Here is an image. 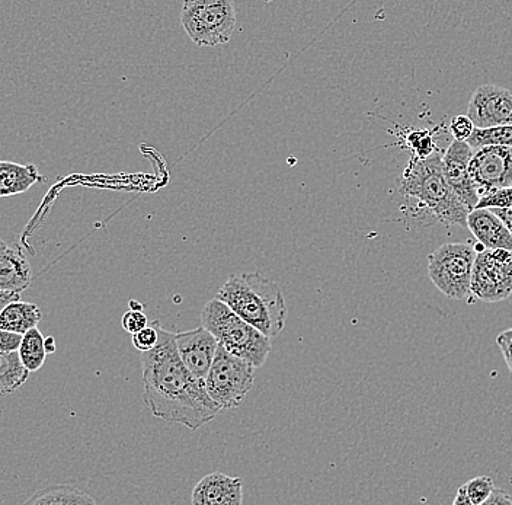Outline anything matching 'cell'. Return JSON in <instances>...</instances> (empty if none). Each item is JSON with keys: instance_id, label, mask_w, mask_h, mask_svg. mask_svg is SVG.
Returning <instances> with one entry per match:
<instances>
[{"instance_id": "836d02e7", "label": "cell", "mask_w": 512, "mask_h": 505, "mask_svg": "<svg viewBox=\"0 0 512 505\" xmlns=\"http://www.w3.org/2000/svg\"><path fill=\"white\" fill-rule=\"evenodd\" d=\"M44 348H46L47 354H54L57 350L56 340L53 337H47L44 340Z\"/></svg>"}, {"instance_id": "d6a6232c", "label": "cell", "mask_w": 512, "mask_h": 505, "mask_svg": "<svg viewBox=\"0 0 512 505\" xmlns=\"http://www.w3.org/2000/svg\"><path fill=\"white\" fill-rule=\"evenodd\" d=\"M451 505H473L470 503L469 498L466 497V494H464V491L462 487L457 489L456 497H454L453 504Z\"/></svg>"}, {"instance_id": "44dd1931", "label": "cell", "mask_w": 512, "mask_h": 505, "mask_svg": "<svg viewBox=\"0 0 512 505\" xmlns=\"http://www.w3.org/2000/svg\"><path fill=\"white\" fill-rule=\"evenodd\" d=\"M467 143L473 150L482 149L486 146L512 147V126L475 129Z\"/></svg>"}, {"instance_id": "f1b7e54d", "label": "cell", "mask_w": 512, "mask_h": 505, "mask_svg": "<svg viewBox=\"0 0 512 505\" xmlns=\"http://www.w3.org/2000/svg\"><path fill=\"white\" fill-rule=\"evenodd\" d=\"M21 341V335L11 334V332L0 331V354L18 351L19 345H21Z\"/></svg>"}, {"instance_id": "3957f363", "label": "cell", "mask_w": 512, "mask_h": 505, "mask_svg": "<svg viewBox=\"0 0 512 505\" xmlns=\"http://www.w3.org/2000/svg\"><path fill=\"white\" fill-rule=\"evenodd\" d=\"M400 193L416 198L438 222L467 228L469 212L447 184L443 174V156L438 150L428 159L412 156L403 172Z\"/></svg>"}, {"instance_id": "9a60e30c", "label": "cell", "mask_w": 512, "mask_h": 505, "mask_svg": "<svg viewBox=\"0 0 512 505\" xmlns=\"http://www.w3.org/2000/svg\"><path fill=\"white\" fill-rule=\"evenodd\" d=\"M32 268L19 246L0 251V292L21 294L30 289Z\"/></svg>"}, {"instance_id": "52a82bcc", "label": "cell", "mask_w": 512, "mask_h": 505, "mask_svg": "<svg viewBox=\"0 0 512 505\" xmlns=\"http://www.w3.org/2000/svg\"><path fill=\"white\" fill-rule=\"evenodd\" d=\"M476 257L478 252L472 245L440 246L428 257V276L448 299H466L470 296Z\"/></svg>"}, {"instance_id": "4316f807", "label": "cell", "mask_w": 512, "mask_h": 505, "mask_svg": "<svg viewBox=\"0 0 512 505\" xmlns=\"http://www.w3.org/2000/svg\"><path fill=\"white\" fill-rule=\"evenodd\" d=\"M149 324L150 322L147 321V316L143 312H133V310H128L127 313H124L123 319H121L124 331L131 335L142 331Z\"/></svg>"}, {"instance_id": "5bb4252c", "label": "cell", "mask_w": 512, "mask_h": 505, "mask_svg": "<svg viewBox=\"0 0 512 505\" xmlns=\"http://www.w3.org/2000/svg\"><path fill=\"white\" fill-rule=\"evenodd\" d=\"M467 228L478 239L482 248L489 251H512V235L504 223L489 209H475L467 216Z\"/></svg>"}, {"instance_id": "e575fe53", "label": "cell", "mask_w": 512, "mask_h": 505, "mask_svg": "<svg viewBox=\"0 0 512 505\" xmlns=\"http://www.w3.org/2000/svg\"><path fill=\"white\" fill-rule=\"evenodd\" d=\"M128 306H130V310H133V312H143L144 309L143 303L139 302V300H130Z\"/></svg>"}, {"instance_id": "83f0119b", "label": "cell", "mask_w": 512, "mask_h": 505, "mask_svg": "<svg viewBox=\"0 0 512 505\" xmlns=\"http://www.w3.org/2000/svg\"><path fill=\"white\" fill-rule=\"evenodd\" d=\"M496 343H498L499 348H501L504 359L507 361L508 369H510L512 375V329H508V331L499 334L498 338H496Z\"/></svg>"}, {"instance_id": "4dcf8cb0", "label": "cell", "mask_w": 512, "mask_h": 505, "mask_svg": "<svg viewBox=\"0 0 512 505\" xmlns=\"http://www.w3.org/2000/svg\"><path fill=\"white\" fill-rule=\"evenodd\" d=\"M491 212L504 223L505 228L510 230L512 235V207L511 209H492Z\"/></svg>"}, {"instance_id": "2e32d148", "label": "cell", "mask_w": 512, "mask_h": 505, "mask_svg": "<svg viewBox=\"0 0 512 505\" xmlns=\"http://www.w3.org/2000/svg\"><path fill=\"white\" fill-rule=\"evenodd\" d=\"M43 181L34 163H15L0 159V198L27 193L32 185Z\"/></svg>"}, {"instance_id": "9c48e42d", "label": "cell", "mask_w": 512, "mask_h": 505, "mask_svg": "<svg viewBox=\"0 0 512 505\" xmlns=\"http://www.w3.org/2000/svg\"><path fill=\"white\" fill-rule=\"evenodd\" d=\"M469 172L482 196L511 187L512 147L486 146L475 150Z\"/></svg>"}, {"instance_id": "f546056e", "label": "cell", "mask_w": 512, "mask_h": 505, "mask_svg": "<svg viewBox=\"0 0 512 505\" xmlns=\"http://www.w3.org/2000/svg\"><path fill=\"white\" fill-rule=\"evenodd\" d=\"M483 505H512V495L504 489L495 488L494 494Z\"/></svg>"}, {"instance_id": "ba28073f", "label": "cell", "mask_w": 512, "mask_h": 505, "mask_svg": "<svg viewBox=\"0 0 512 505\" xmlns=\"http://www.w3.org/2000/svg\"><path fill=\"white\" fill-rule=\"evenodd\" d=\"M470 294L483 302L507 300L512 294V251L483 249L473 267Z\"/></svg>"}, {"instance_id": "8fae6325", "label": "cell", "mask_w": 512, "mask_h": 505, "mask_svg": "<svg viewBox=\"0 0 512 505\" xmlns=\"http://www.w3.org/2000/svg\"><path fill=\"white\" fill-rule=\"evenodd\" d=\"M473 155L475 150L469 146V143L454 140L443 156L444 178L469 213L478 207L480 198L469 172Z\"/></svg>"}, {"instance_id": "d4e9b609", "label": "cell", "mask_w": 512, "mask_h": 505, "mask_svg": "<svg viewBox=\"0 0 512 505\" xmlns=\"http://www.w3.org/2000/svg\"><path fill=\"white\" fill-rule=\"evenodd\" d=\"M511 207L512 185L511 187L501 188V190L480 197L476 209H511Z\"/></svg>"}, {"instance_id": "603a6c76", "label": "cell", "mask_w": 512, "mask_h": 505, "mask_svg": "<svg viewBox=\"0 0 512 505\" xmlns=\"http://www.w3.org/2000/svg\"><path fill=\"white\" fill-rule=\"evenodd\" d=\"M409 147L414 150V156L418 159H428L437 152L432 134L428 130H415L408 134Z\"/></svg>"}, {"instance_id": "ac0fdd59", "label": "cell", "mask_w": 512, "mask_h": 505, "mask_svg": "<svg viewBox=\"0 0 512 505\" xmlns=\"http://www.w3.org/2000/svg\"><path fill=\"white\" fill-rule=\"evenodd\" d=\"M24 505H98L91 495L70 485H53L34 495Z\"/></svg>"}, {"instance_id": "30bf717a", "label": "cell", "mask_w": 512, "mask_h": 505, "mask_svg": "<svg viewBox=\"0 0 512 505\" xmlns=\"http://www.w3.org/2000/svg\"><path fill=\"white\" fill-rule=\"evenodd\" d=\"M466 115L475 129L512 126V91L492 83L479 86L470 98Z\"/></svg>"}, {"instance_id": "7c38bea8", "label": "cell", "mask_w": 512, "mask_h": 505, "mask_svg": "<svg viewBox=\"0 0 512 505\" xmlns=\"http://www.w3.org/2000/svg\"><path fill=\"white\" fill-rule=\"evenodd\" d=\"M175 343L179 357L188 372L206 385L208 373L219 348L216 338L206 328L200 326L191 331L175 334Z\"/></svg>"}, {"instance_id": "484cf974", "label": "cell", "mask_w": 512, "mask_h": 505, "mask_svg": "<svg viewBox=\"0 0 512 505\" xmlns=\"http://www.w3.org/2000/svg\"><path fill=\"white\" fill-rule=\"evenodd\" d=\"M450 131L456 142H467L475 131V124L467 115H457L451 120Z\"/></svg>"}, {"instance_id": "7a4b0ae2", "label": "cell", "mask_w": 512, "mask_h": 505, "mask_svg": "<svg viewBox=\"0 0 512 505\" xmlns=\"http://www.w3.org/2000/svg\"><path fill=\"white\" fill-rule=\"evenodd\" d=\"M216 299L270 340L277 338L286 326L288 309L283 292L261 273L230 276Z\"/></svg>"}, {"instance_id": "8992f818", "label": "cell", "mask_w": 512, "mask_h": 505, "mask_svg": "<svg viewBox=\"0 0 512 505\" xmlns=\"http://www.w3.org/2000/svg\"><path fill=\"white\" fill-rule=\"evenodd\" d=\"M255 383V367L230 354L223 345L217 348L216 359L206 379V391L220 409L239 407Z\"/></svg>"}, {"instance_id": "ffe728a7", "label": "cell", "mask_w": 512, "mask_h": 505, "mask_svg": "<svg viewBox=\"0 0 512 505\" xmlns=\"http://www.w3.org/2000/svg\"><path fill=\"white\" fill-rule=\"evenodd\" d=\"M44 340L46 338L38 328L32 329L22 337L18 353L22 364L30 373L38 372L46 363L47 351L44 348Z\"/></svg>"}, {"instance_id": "4fadbf2b", "label": "cell", "mask_w": 512, "mask_h": 505, "mask_svg": "<svg viewBox=\"0 0 512 505\" xmlns=\"http://www.w3.org/2000/svg\"><path fill=\"white\" fill-rule=\"evenodd\" d=\"M243 484L238 476L222 472L204 476L192 491V505H242Z\"/></svg>"}, {"instance_id": "e0dca14e", "label": "cell", "mask_w": 512, "mask_h": 505, "mask_svg": "<svg viewBox=\"0 0 512 505\" xmlns=\"http://www.w3.org/2000/svg\"><path fill=\"white\" fill-rule=\"evenodd\" d=\"M43 319V310L34 303L18 302L6 306L0 313V331L24 337L27 332L37 328Z\"/></svg>"}, {"instance_id": "d6986e66", "label": "cell", "mask_w": 512, "mask_h": 505, "mask_svg": "<svg viewBox=\"0 0 512 505\" xmlns=\"http://www.w3.org/2000/svg\"><path fill=\"white\" fill-rule=\"evenodd\" d=\"M30 379L18 351L0 354V396L11 395Z\"/></svg>"}, {"instance_id": "d590c367", "label": "cell", "mask_w": 512, "mask_h": 505, "mask_svg": "<svg viewBox=\"0 0 512 505\" xmlns=\"http://www.w3.org/2000/svg\"><path fill=\"white\" fill-rule=\"evenodd\" d=\"M6 246H8V245H6L5 242H3V239L0 238V251H2V249H5Z\"/></svg>"}, {"instance_id": "cb8c5ba5", "label": "cell", "mask_w": 512, "mask_h": 505, "mask_svg": "<svg viewBox=\"0 0 512 505\" xmlns=\"http://www.w3.org/2000/svg\"><path fill=\"white\" fill-rule=\"evenodd\" d=\"M159 321H153L152 324L146 326L142 331L137 332L131 338V343L140 353H149L159 343Z\"/></svg>"}, {"instance_id": "1f68e13d", "label": "cell", "mask_w": 512, "mask_h": 505, "mask_svg": "<svg viewBox=\"0 0 512 505\" xmlns=\"http://www.w3.org/2000/svg\"><path fill=\"white\" fill-rule=\"evenodd\" d=\"M19 297H21V294L0 292V313L3 312V309H5L6 306L11 305V303L18 302Z\"/></svg>"}, {"instance_id": "7402d4cb", "label": "cell", "mask_w": 512, "mask_h": 505, "mask_svg": "<svg viewBox=\"0 0 512 505\" xmlns=\"http://www.w3.org/2000/svg\"><path fill=\"white\" fill-rule=\"evenodd\" d=\"M466 497L473 505H483L495 491L494 479L489 476H476L462 485Z\"/></svg>"}, {"instance_id": "277c9868", "label": "cell", "mask_w": 512, "mask_h": 505, "mask_svg": "<svg viewBox=\"0 0 512 505\" xmlns=\"http://www.w3.org/2000/svg\"><path fill=\"white\" fill-rule=\"evenodd\" d=\"M201 326L230 354L251 363L255 369L264 366L272 350V340L240 319L220 300L206 303L201 312Z\"/></svg>"}, {"instance_id": "6da1fadb", "label": "cell", "mask_w": 512, "mask_h": 505, "mask_svg": "<svg viewBox=\"0 0 512 505\" xmlns=\"http://www.w3.org/2000/svg\"><path fill=\"white\" fill-rule=\"evenodd\" d=\"M158 329V345L142 354L144 404L159 420L200 430L222 409L211 401L206 385L182 363L175 335L160 325Z\"/></svg>"}, {"instance_id": "5b68a950", "label": "cell", "mask_w": 512, "mask_h": 505, "mask_svg": "<svg viewBox=\"0 0 512 505\" xmlns=\"http://www.w3.org/2000/svg\"><path fill=\"white\" fill-rule=\"evenodd\" d=\"M181 24L195 46H222L229 43L235 33V3L230 0H187L182 5Z\"/></svg>"}]
</instances>
